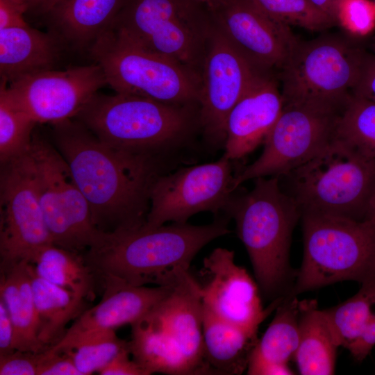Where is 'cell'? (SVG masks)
Segmentation results:
<instances>
[{
  "label": "cell",
  "mask_w": 375,
  "mask_h": 375,
  "mask_svg": "<svg viewBox=\"0 0 375 375\" xmlns=\"http://www.w3.org/2000/svg\"><path fill=\"white\" fill-rule=\"evenodd\" d=\"M303 258L295 284L298 294L346 280L361 283L375 267V221L301 215Z\"/></svg>",
  "instance_id": "obj_6"
},
{
  "label": "cell",
  "mask_w": 375,
  "mask_h": 375,
  "mask_svg": "<svg viewBox=\"0 0 375 375\" xmlns=\"http://www.w3.org/2000/svg\"><path fill=\"white\" fill-rule=\"evenodd\" d=\"M352 94L375 102V55L367 54Z\"/></svg>",
  "instance_id": "obj_38"
},
{
  "label": "cell",
  "mask_w": 375,
  "mask_h": 375,
  "mask_svg": "<svg viewBox=\"0 0 375 375\" xmlns=\"http://www.w3.org/2000/svg\"><path fill=\"white\" fill-rule=\"evenodd\" d=\"M107 84L99 65L47 70L7 85L14 103L37 124H55L74 119Z\"/></svg>",
  "instance_id": "obj_15"
},
{
  "label": "cell",
  "mask_w": 375,
  "mask_h": 375,
  "mask_svg": "<svg viewBox=\"0 0 375 375\" xmlns=\"http://www.w3.org/2000/svg\"><path fill=\"white\" fill-rule=\"evenodd\" d=\"M41 278L86 300L94 296L96 276L80 253L52 244L43 248L31 262Z\"/></svg>",
  "instance_id": "obj_28"
},
{
  "label": "cell",
  "mask_w": 375,
  "mask_h": 375,
  "mask_svg": "<svg viewBox=\"0 0 375 375\" xmlns=\"http://www.w3.org/2000/svg\"><path fill=\"white\" fill-rule=\"evenodd\" d=\"M199 110V104L98 92L74 119L110 146L160 158L187 146L201 133Z\"/></svg>",
  "instance_id": "obj_3"
},
{
  "label": "cell",
  "mask_w": 375,
  "mask_h": 375,
  "mask_svg": "<svg viewBox=\"0 0 375 375\" xmlns=\"http://www.w3.org/2000/svg\"><path fill=\"white\" fill-rule=\"evenodd\" d=\"M367 219H372L375 221V194L370 203Z\"/></svg>",
  "instance_id": "obj_45"
},
{
  "label": "cell",
  "mask_w": 375,
  "mask_h": 375,
  "mask_svg": "<svg viewBox=\"0 0 375 375\" xmlns=\"http://www.w3.org/2000/svg\"><path fill=\"white\" fill-rule=\"evenodd\" d=\"M30 151L41 208L53 243L80 253L97 243L103 232L93 224L90 208L71 171L53 144L33 133Z\"/></svg>",
  "instance_id": "obj_10"
},
{
  "label": "cell",
  "mask_w": 375,
  "mask_h": 375,
  "mask_svg": "<svg viewBox=\"0 0 375 375\" xmlns=\"http://www.w3.org/2000/svg\"><path fill=\"white\" fill-rule=\"evenodd\" d=\"M229 233L224 219L201 226L173 222L149 227L144 224L103 233L83 256L101 280L115 278L135 286L171 285L181 270H189L204 246Z\"/></svg>",
  "instance_id": "obj_2"
},
{
  "label": "cell",
  "mask_w": 375,
  "mask_h": 375,
  "mask_svg": "<svg viewBox=\"0 0 375 375\" xmlns=\"http://www.w3.org/2000/svg\"><path fill=\"white\" fill-rule=\"evenodd\" d=\"M199 3H201L208 8L211 12L215 10L225 0H194Z\"/></svg>",
  "instance_id": "obj_44"
},
{
  "label": "cell",
  "mask_w": 375,
  "mask_h": 375,
  "mask_svg": "<svg viewBox=\"0 0 375 375\" xmlns=\"http://www.w3.org/2000/svg\"><path fill=\"white\" fill-rule=\"evenodd\" d=\"M29 267L39 319L38 338L48 349L63 338L69 322L87 309L86 299L41 278L31 262Z\"/></svg>",
  "instance_id": "obj_27"
},
{
  "label": "cell",
  "mask_w": 375,
  "mask_h": 375,
  "mask_svg": "<svg viewBox=\"0 0 375 375\" xmlns=\"http://www.w3.org/2000/svg\"><path fill=\"white\" fill-rule=\"evenodd\" d=\"M336 24L349 33L365 36L375 28V2L371 0H338Z\"/></svg>",
  "instance_id": "obj_34"
},
{
  "label": "cell",
  "mask_w": 375,
  "mask_h": 375,
  "mask_svg": "<svg viewBox=\"0 0 375 375\" xmlns=\"http://www.w3.org/2000/svg\"><path fill=\"white\" fill-rule=\"evenodd\" d=\"M130 351L120 353L98 373L101 375H147L135 360L129 358Z\"/></svg>",
  "instance_id": "obj_39"
},
{
  "label": "cell",
  "mask_w": 375,
  "mask_h": 375,
  "mask_svg": "<svg viewBox=\"0 0 375 375\" xmlns=\"http://www.w3.org/2000/svg\"><path fill=\"white\" fill-rule=\"evenodd\" d=\"M15 351L13 325L5 303L0 299V356Z\"/></svg>",
  "instance_id": "obj_41"
},
{
  "label": "cell",
  "mask_w": 375,
  "mask_h": 375,
  "mask_svg": "<svg viewBox=\"0 0 375 375\" xmlns=\"http://www.w3.org/2000/svg\"><path fill=\"white\" fill-rule=\"evenodd\" d=\"M1 165L0 258L4 269L31 262L53 243L39 199L30 148Z\"/></svg>",
  "instance_id": "obj_11"
},
{
  "label": "cell",
  "mask_w": 375,
  "mask_h": 375,
  "mask_svg": "<svg viewBox=\"0 0 375 375\" xmlns=\"http://www.w3.org/2000/svg\"><path fill=\"white\" fill-rule=\"evenodd\" d=\"M40 355L15 350L0 356V375H37Z\"/></svg>",
  "instance_id": "obj_35"
},
{
  "label": "cell",
  "mask_w": 375,
  "mask_h": 375,
  "mask_svg": "<svg viewBox=\"0 0 375 375\" xmlns=\"http://www.w3.org/2000/svg\"><path fill=\"white\" fill-rule=\"evenodd\" d=\"M276 310L251 353L248 374H293L288 363L294 358L299 342V301L288 294Z\"/></svg>",
  "instance_id": "obj_23"
},
{
  "label": "cell",
  "mask_w": 375,
  "mask_h": 375,
  "mask_svg": "<svg viewBox=\"0 0 375 375\" xmlns=\"http://www.w3.org/2000/svg\"><path fill=\"white\" fill-rule=\"evenodd\" d=\"M130 351V342L119 338L115 330H106L86 335L75 342L68 353L82 375L99 372L122 353Z\"/></svg>",
  "instance_id": "obj_32"
},
{
  "label": "cell",
  "mask_w": 375,
  "mask_h": 375,
  "mask_svg": "<svg viewBox=\"0 0 375 375\" xmlns=\"http://www.w3.org/2000/svg\"><path fill=\"white\" fill-rule=\"evenodd\" d=\"M37 375H82L65 352H41Z\"/></svg>",
  "instance_id": "obj_36"
},
{
  "label": "cell",
  "mask_w": 375,
  "mask_h": 375,
  "mask_svg": "<svg viewBox=\"0 0 375 375\" xmlns=\"http://www.w3.org/2000/svg\"><path fill=\"white\" fill-rule=\"evenodd\" d=\"M280 178L255 179L248 192L233 194L224 211L235 221L264 295L276 296L291 274L289 251L293 229L301 217L296 201L280 185Z\"/></svg>",
  "instance_id": "obj_4"
},
{
  "label": "cell",
  "mask_w": 375,
  "mask_h": 375,
  "mask_svg": "<svg viewBox=\"0 0 375 375\" xmlns=\"http://www.w3.org/2000/svg\"><path fill=\"white\" fill-rule=\"evenodd\" d=\"M269 18L285 25L312 31H324L337 24L329 15L308 0H249Z\"/></svg>",
  "instance_id": "obj_33"
},
{
  "label": "cell",
  "mask_w": 375,
  "mask_h": 375,
  "mask_svg": "<svg viewBox=\"0 0 375 375\" xmlns=\"http://www.w3.org/2000/svg\"><path fill=\"white\" fill-rule=\"evenodd\" d=\"M202 326L208 374H242L258 342L257 333L222 320L203 305Z\"/></svg>",
  "instance_id": "obj_24"
},
{
  "label": "cell",
  "mask_w": 375,
  "mask_h": 375,
  "mask_svg": "<svg viewBox=\"0 0 375 375\" xmlns=\"http://www.w3.org/2000/svg\"><path fill=\"white\" fill-rule=\"evenodd\" d=\"M128 0H60L46 15L65 44L88 49L112 29Z\"/></svg>",
  "instance_id": "obj_22"
},
{
  "label": "cell",
  "mask_w": 375,
  "mask_h": 375,
  "mask_svg": "<svg viewBox=\"0 0 375 375\" xmlns=\"http://www.w3.org/2000/svg\"><path fill=\"white\" fill-rule=\"evenodd\" d=\"M232 160L224 154L217 161L162 174L150 191L145 225L156 227L167 222L187 223L201 212L217 214L225 210L235 189Z\"/></svg>",
  "instance_id": "obj_13"
},
{
  "label": "cell",
  "mask_w": 375,
  "mask_h": 375,
  "mask_svg": "<svg viewBox=\"0 0 375 375\" xmlns=\"http://www.w3.org/2000/svg\"><path fill=\"white\" fill-rule=\"evenodd\" d=\"M30 262H20L1 269L0 299L5 303L14 328L15 350L40 353L39 319L35 305Z\"/></svg>",
  "instance_id": "obj_25"
},
{
  "label": "cell",
  "mask_w": 375,
  "mask_h": 375,
  "mask_svg": "<svg viewBox=\"0 0 375 375\" xmlns=\"http://www.w3.org/2000/svg\"><path fill=\"white\" fill-rule=\"evenodd\" d=\"M147 317L181 352L192 374H208L203 340V303L189 270L179 272L167 295Z\"/></svg>",
  "instance_id": "obj_19"
},
{
  "label": "cell",
  "mask_w": 375,
  "mask_h": 375,
  "mask_svg": "<svg viewBox=\"0 0 375 375\" xmlns=\"http://www.w3.org/2000/svg\"><path fill=\"white\" fill-rule=\"evenodd\" d=\"M285 192L304 213L367 219L375 194V158L334 139L287 175Z\"/></svg>",
  "instance_id": "obj_5"
},
{
  "label": "cell",
  "mask_w": 375,
  "mask_h": 375,
  "mask_svg": "<svg viewBox=\"0 0 375 375\" xmlns=\"http://www.w3.org/2000/svg\"><path fill=\"white\" fill-rule=\"evenodd\" d=\"M283 107L274 75L260 74L228 115L224 154L232 161L238 160L263 144Z\"/></svg>",
  "instance_id": "obj_20"
},
{
  "label": "cell",
  "mask_w": 375,
  "mask_h": 375,
  "mask_svg": "<svg viewBox=\"0 0 375 375\" xmlns=\"http://www.w3.org/2000/svg\"><path fill=\"white\" fill-rule=\"evenodd\" d=\"M8 83H0V161L14 158L30 148L37 123L20 109L7 92Z\"/></svg>",
  "instance_id": "obj_31"
},
{
  "label": "cell",
  "mask_w": 375,
  "mask_h": 375,
  "mask_svg": "<svg viewBox=\"0 0 375 375\" xmlns=\"http://www.w3.org/2000/svg\"><path fill=\"white\" fill-rule=\"evenodd\" d=\"M213 26L210 10L194 0H128L112 29L201 76Z\"/></svg>",
  "instance_id": "obj_7"
},
{
  "label": "cell",
  "mask_w": 375,
  "mask_h": 375,
  "mask_svg": "<svg viewBox=\"0 0 375 375\" xmlns=\"http://www.w3.org/2000/svg\"><path fill=\"white\" fill-rule=\"evenodd\" d=\"M323 312L336 344L346 348L375 319V288L363 283L354 296Z\"/></svg>",
  "instance_id": "obj_29"
},
{
  "label": "cell",
  "mask_w": 375,
  "mask_h": 375,
  "mask_svg": "<svg viewBox=\"0 0 375 375\" xmlns=\"http://www.w3.org/2000/svg\"><path fill=\"white\" fill-rule=\"evenodd\" d=\"M101 281L103 294L101 301L82 312L63 338L48 349L50 351H65L78 340L92 333L132 325L156 307L167 295L172 286H135L111 278Z\"/></svg>",
  "instance_id": "obj_18"
},
{
  "label": "cell",
  "mask_w": 375,
  "mask_h": 375,
  "mask_svg": "<svg viewBox=\"0 0 375 375\" xmlns=\"http://www.w3.org/2000/svg\"><path fill=\"white\" fill-rule=\"evenodd\" d=\"M28 10L25 0H0V29L29 25L24 17Z\"/></svg>",
  "instance_id": "obj_37"
},
{
  "label": "cell",
  "mask_w": 375,
  "mask_h": 375,
  "mask_svg": "<svg viewBox=\"0 0 375 375\" xmlns=\"http://www.w3.org/2000/svg\"><path fill=\"white\" fill-rule=\"evenodd\" d=\"M375 345V319L372 320L360 335L346 348L358 360H362Z\"/></svg>",
  "instance_id": "obj_40"
},
{
  "label": "cell",
  "mask_w": 375,
  "mask_h": 375,
  "mask_svg": "<svg viewBox=\"0 0 375 375\" xmlns=\"http://www.w3.org/2000/svg\"><path fill=\"white\" fill-rule=\"evenodd\" d=\"M367 54L340 35L299 42L279 72L283 104L342 110L359 80Z\"/></svg>",
  "instance_id": "obj_9"
},
{
  "label": "cell",
  "mask_w": 375,
  "mask_h": 375,
  "mask_svg": "<svg viewBox=\"0 0 375 375\" xmlns=\"http://www.w3.org/2000/svg\"><path fill=\"white\" fill-rule=\"evenodd\" d=\"M212 13L231 44L262 73L281 71L299 42L289 26L269 18L249 0H225Z\"/></svg>",
  "instance_id": "obj_17"
},
{
  "label": "cell",
  "mask_w": 375,
  "mask_h": 375,
  "mask_svg": "<svg viewBox=\"0 0 375 375\" xmlns=\"http://www.w3.org/2000/svg\"><path fill=\"white\" fill-rule=\"evenodd\" d=\"M234 251L217 247L206 256L195 278L203 305L222 320L257 333L259 325L276 309L278 297L263 309L256 283L238 265Z\"/></svg>",
  "instance_id": "obj_16"
},
{
  "label": "cell",
  "mask_w": 375,
  "mask_h": 375,
  "mask_svg": "<svg viewBox=\"0 0 375 375\" xmlns=\"http://www.w3.org/2000/svg\"><path fill=\"white\" fill-rule=\"evenodd\" d=\"M64 43L53 31L30 25L0 29V76L8 84L24 76L53 69Z\"/></svg>",
  "instance_id": "obj_21"
},
{
  "label": "cell",
  "mask_w": 375,
  "mask_h": 375,
  "mask_svg": "<svg viewBox=\"0 0 375 375\" xmlns=\"http://www.w3.org/2000/svg\"><path fill=\"white\" fill-rule=\"evenodd\" d=\"M335 138L375 158V102L351 94L338 117Z\"/></svg>",
  "instance_id": "obj_30"
},
{
  "label": "cell",
  "mask_w": 375,
  "mask_h": 375,
  "mask_svg": "<svg viewBox=\"0 0 375 375\" xmlns=\"http://www.w3.org/2000/svg\"><path fill=\"white\" fill-rule=\"evenodd\" d=\"M262 73L231 44L214 22L201 70V133L213 147H224L231 110Z\"/></svg>",
  "instance_id": "obj_14"
},
{
  "label": "cell",
  "mask_w": 375,
  "mask_h": 375,
  "mask_svg": "<svg viewBox=\"0 0 375 375\" xmlns=\"http://www.w3.org/2000/svg\"><path fill=\"white\" fill-rule=\"evenodd\" d=\"M60 0H25L28 12L46 15Z\"/></svg>",
  "instance_id": "obj_42"
},
{
  "label": "cell",
  "mask_w": 375,
  "mask_h": 375,
  "mask_svg": "<svg viewBox=\"0 0 375 375\" xmlns=\"http://www.w3.org/2000/svg\"><path fill=\"white\" fill-rule=\"evenodd\" d=\"M316 8L335 20L334 11L338 0H308ZM336 22V21H335Z\"/></svg>",
  "instance_id": "obj_43"
},
{
  "label": "cell",
  "mask_w": 375,
  "mask_h": 375,
  "mask_svg": "<svg viewBox=\"0 0 375 375\" xmlns=\"http://www.w3.org/2000/svg\"><path fill=\"white\" fill-rule=\"evenodd\" d=\"M363 283L369 284L375 288V267L367 279L361 284Z\"/></svg>",
  "instance_id": "obj_46"
},
{
  "label": "cell",
  "mask_w": 375,
  "mask_h": 375,
  "mask_svg": "<svg viewBox=\"0 0 375 375\" xmlns=\"http://www.w3.org/2000/svg\"><path fill=\"white\" fill-rule=\"evenodd\" d=\"M341 111L283 104L261 155L234 176L233 188L260 177L281 178L312 158L334 139Z\"/></svg>",
  "instance_id": "obj_12"
},
{
  "label": "cell",
  "mask_w": 375,
  "mask_h": 375,
  "mask_svg": "<svg viewBox=\"0 0 375 375\" xmlns=\"http://www.w3.org/2000/svg\"><path fill=\"white\" fill-rule=\"evenodd\" d=\"M299 342L294 358L303 375L333 374L338 347L316 300L299 301Z\"/></svg>",
  "instance_id": "obj_26"
},
{
  "label": "cell",
  "mask_w": 375,
  "mask_h": 375,
  "mask_svg": "<svg viewBox=\"0 0 375 375\" xmlns=\"http://www.w3.org/2000/svg\"><path fill=\"white\" fill-rule=\"evenodd\" d=\"M88 51L116 93L171 104H199V74L145 49L113 29L98 38Z\"/></svg>",
  "instance_id": "obj_8"
},
{
  "label": "cell",
  "mask_w": 375,
  "mask_h": 375,
  "mask_svg": "<svg viewBox=\"0 0 375 375\" xmlns=\"http://www.w3.org/2000/svg\"><path fill=\"white\" fill-rule=\"evenodd\" d=\"M53 126V144L85 198L94 226L112 233L144 224L151 188L162 174L160 158L110 146L76 119Z\"/></svg>",
  "instance_id": "obj_1"
}]
</instances>
